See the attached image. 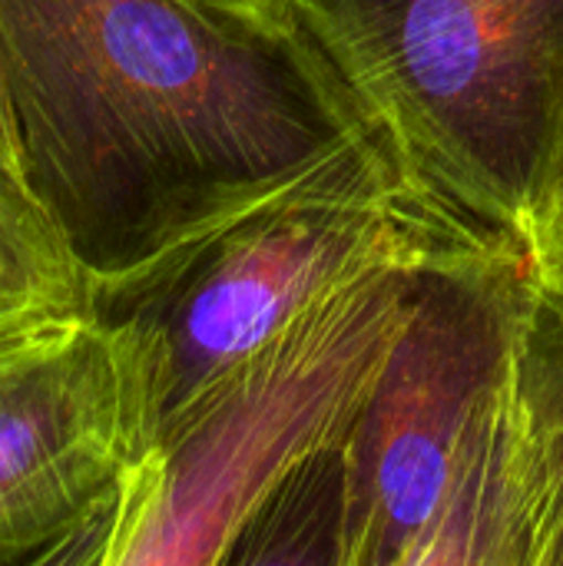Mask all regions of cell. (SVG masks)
<instances>
[{
  "label": "cell",
  "instance_id": "52a82bcc",
  "mask_svg": "<svg viewBox=\"0 0 563 566\" xmlns=\"http://www.w3.org/2000/svg\"><path fill=\"white\" fill-rule=\"evenodd\" d=\"M511 385L538 504V566H563V269L557 265L534 262Z\"/></svg>",
  "mask_w": 563,
  "mask_h": 566
},
{
  "label": "cell",
  "instance_id": "9c48e42d",
  "mask_svg": "<svg viewBox=\"0 0 563 566\" xmlns=\"http://www.w3.org/2000/svg\"><path fill=\"white\" fill-rule=\"evenodd\" d=\"M226 564L345 566V471L338 441L305 458L256 507Z\"/></svg>",
  "mask_w": 563,
  "mask_h": 566
},
{
  "label": "cell",
  "instance_id": "6da1fadb",
  "mask_svg": "<svg viewBox=\"0 0 563 566\" xmlns=\"http://www.w3.org/2000/svg\"><path fill=\"white\" fill-rule=\"evenodd\" d=\"M0 76L90 289L378 136L289 0H0Z\"/></svg>",
  "mask_w": 563,
  "mask_h": 566
},
{
  "label": "cell",
  "instance_id": "277c9868",
  "mask_svg": "<svg viewBox=\"0 0 563 566\" xmlns=\"http://www.w3.org/2000/svg\"><path fill=\"white\" fill-rule=\"evenodd\" d=\"M471 232L428 206L375 136L153 265L93 285L90 312L133 342L156 441L222 371L342 285Z\"/></svg>",
  "mask_w": 563,
  "mask_h": 566
},
{
  "label": "cell",
  "instance_id": "8fae6325",
  "mask_svg": "<svg viewBox=\"0 0 563 566\" xmlns=\"http://www.w3.org/2000/svg\"><path fill=\"white\" fill-rule=\"evenodd\" d=\"M0 159H7L13 169H20V133H17V119H13V109H10V99L3 90V76H0Z\"/></svg>",
  "mask_w": 563,
  "mask_h": 566
},
{
  "label": "cell",
  "instance_id": "5b68a950",
  "mask_svg": "<svg viewBox=\"0 0 563 566\" xmlns=\"http://www.w3.org/2000/svg\"><path fill=\"white\" fill-rule=\"evenodd\" d=\"M425 259L365 272L222 371L133 468L90 566L226 564L256 507L355 421Z\"/></svg>",
  "mask_w": 563,
  "mask_h": 566
},
{
  "label": "cell",
  "instance_id": "7a4b0ae2",
  "mask_svg": "<svg viewBox=\"0 0 563 566\" xmlns=\"http://www.w3.org/2000/svg\"><path fill=\"white\" fill-rule=\"evenodd\" d=\"M534 255L461 235L421 262L411 308L355 421L345 566H538V504L514 408Z\"/></svg>",
  "mask_w": 563,
  "mask_h": 566
},
{
  "label": "cell",
  "instance_id": "ba28073f",
  "mask_svg": "<svg viewBox=\"0 0 563 566\" xmlns=\"http://www.w3.org/2000/svg\"><path fill=\"white\" fill-rule=\"evenodd\" d=\"M90 312V279L23 172L0 159V332Z\"/></svg>",
  "mask_w": 563,
  "mask_h": 566
},
{
  "label": "cell",
  "instance_id": "30bf717a",
  "mask_svg": "<svg viewBox=\"0 0 563 566\" xmlns=\"http://www.w3.org/2000/svg\"><path fill=\"white\" fill-rule=\"evenodd\" d=\"M531 255L541 265H557V269H563V179L557 196H554V206H551V212H548V219H544V226H541V232L534 239Z\"/></svg>",
  "mask_w": 563,
  "mask_h": 566
},
{
  "label": "cell",
  "instance_id": "8992f818",
  "mask_svg": "<svg viewBox=\"0 0 563 566\" xmlns=\"http://www.w3.org/2000/svg\"><path fill=\"white\" fill-rule=\"evenodd\" d=\"M149 444L126 332L93 312L0 332V564H93Z\"/></svg>",
  "mask_w": 563,
  "mask_h": 566
},
{
  "label": "cell",
  "instance_id": "3957f363",
  "mask_svg": "<svg viewBox=\"0 0 563 566\" xmlns=\"http://www.w3.org/2000/svg\"><path fill=\"white\" fill-rule=\"evenodd\" d=\"M415 192L534 249L563 179V0H289Z\"/></svg>",
  "mask_w": 563,
  "mask_h": 566
}]
</instances>
